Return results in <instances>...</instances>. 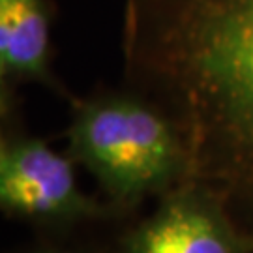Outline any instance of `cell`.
I'll list each match as a JSON object with an SVG mask.
<instances>
[{
    "label": "cell",
    "instance_id": "cell-1",
    "mask_svg": "<svg viewBox=\"0 0 253 253\" xmlns=\"http://www.w3.org/2000/svg\"><path fill=\"white\" fill-rule=\"evenodd\" d=\"M122 58L180 127L188 180L253 236V0H126Z\"/></svg>",
    "mask_w": 253,
    "mask_h": 253
},
{
    "label": "cell",
    "instance_id": "cell-2",
    "mask_svg": "<svg viewBox=\"0 0 253 253\" xmlns=\"http://www.w3.org/2000/svg\"><path fill=\"white\" fill-rule=\"evenodd\" d=\"M68 154L88 169L115 210L162 197L190 174L180 127L156 101L129 86L73 101Z\"/></svg>",
    "mask_w": 253,
    "mask_h": 253
},
{
    "label": "cell",
    "instance_id": "cell-3",
    "mask_svg": "<svg viewBox=\"0 0 253 253\" xmlns=\"http://www.w3.org/2000/svg\"><path fill=\"white\" fill-rule=\"evenodd\" d=\"M72 156H62L42 139L23 137L0 150V210L42 223H79L113 214L84 195Z\"/></svg>",
    "mask_w": 253,
    "mask_h": 253
},
{
    "label": "cell",
    "instance_id": "cell-4",
    "mask_svg": "<svg viewBox=\"0 0 253 253\" xmlns=\"http://www.w3.org/2000/svg\"><path fill=\"white\" fill-rule=\"evenodd\" d=\"M117 253H253V236L210 191L186 180L120 238Z\"/></svg>",
    "mask_w": 253,
    "mask_h": 253
},
{
    "label": "cell",
    "instance_id": "cell-5",
    "mask_svg": "<svg viewBox=\"0 0 253 253\" xmlns=\"http://www.w3.org/2000/svg\"><path fill=\"white\" fill-rule=\"evenodd\" d=\"M51 21L47 0H0V56L11 79L54 84Z\"/></svg>",
    "mask_w": 253,
    "mask_h": 253
},
{
    "label": "cell",
    "instance_id": "cell-6",
    "mask_svg": "<svg viewBox=\"0 0 253 253\" xmlns=\"http://www.w3.org/2000/svg\"><path fill=\"white\" fill-rule=\"evenodd\" d=\"M9 81H11V75H9L6 64L0 56V117H6L11 109V92H9Z\"/></svg>",
    "mask_w": 253,
    "mask_h": 253
},
{
    "label": "cell",
    "instance_id": "cell-7",
    "mask_svg": "<svg viewBox=\"0 0 253 253\" xmlns=\"http://www.w3.org/2000/svg\"><path fill=\"white\" fill-rule=\"evenodd\" d=\"M30 253H77L73 250H66V248H45V250H36Z\"/></svg>",
    "mask_w": 253,
    "mask_h": 253
},
{
    "label": "cell",
    "instance_id": "cell-8",
    "mask_svg": "<svg viewBox=\"0 0 253 253\" xmlns=\"http://www.w3.org/2000/svg\"><path fill=\"white\" fill-rule=\"evenodd\" d=\"M2 145H4V143H2V141H0V150H2Z\"/></svg>",
    "mask_w": 253,
    "mask_h": 253
}]
</instances>
